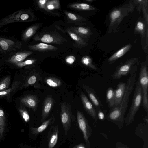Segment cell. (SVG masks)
Returning <instances> with one entry per match:
<instances>
[{
	"instance_id": "7402d4cb",
	"label": "cell",
	"mask_w": 148,
	"mask_h": 148,
	"mask_svg": "<svg viewBox=\"0 0 148 148\" xmlns=\"http://www.w3.org/2000/svg\"><path fill=\"white\" fill-rule=\"evenodd\" d=\"M148 24L145 21L139 19L136 22L134 31L136 33L140 34L142 39L144 38L148 34Z\"/></svg>"
},
{
	"instance_id": "74e56055",
	"label": "cell",
	"mask_w": 148,
	"mask_h": 148,
	"mask_svg": "<svg viewBox=\"0 0 148 148\" xmlns=\"http://www.w3.org/2000/svg\"><path fill=\"white\" fill-rule=\"evenodd\" d=\"M76 60V58L75 56L72 55L69 56H67L65 60L67 63L69 64H73Z\"/></svg>"
},
{
	"instance_id": "d4e9b609",
	"label": "cell",
	"mask_w": 148,
	"mask_h": 148,
	"mask_svg": "<svg viewBox=\"0 0 148 148\" xmlns=\"http://www.w3.org/2000/svg\"><path fill=\"white\" fill-rule=\"evenodd\" d=\"M66 31L72 39L79 47H83L88 45V43L84 40L69 29H67Z\"/></svg>"
},
{
	"instance_id": "4fadbf2b",
	"label": "cell",
	"mask_w": 148,
	"mask_h": 148,
	"mask_svg": "<svg viewBox=\"0 0 148 148\" xmlns=\"http://www.w3.org/2000/svg\"><path fill=\"white\" fill-rule=\"evenodd\" d=\"M126 85V82H122L117 85L116 88L114 90V102L113 108L117 106L120 103L124 94Z\"/></svg>"
},
{
	"instance_id": "9a60e30c",
	"label": "cell",
	"mask_w": 148,
	"mask_h": 148,
	"mask_svg": "<svg viewBox=\"0 0 148 148\" xmlns=\"http://www.w3.org/2000/svg\"><path fill=\"white\" fill-rule=\"evenodd\" d=\"M21 103L24 105L35 111L37 107L38 100L37 97L34 95L25 96L20 99Z\"/></svg>"
},
{
	"instance_id": "277c9868",
	"label": "cell",
	"mask_w": 148,
	"mask_h": 148,
	"mask_svg": "<svg viewBox=\"0 0 148 148\" xmlns=\"http://www.w3.org/2000/svg\"><path fill=\"white\" fill-rule=\"evenodd\" d=\"M132 103L125 119V121L129 125L133 121L142 102V95L141 86L138 79L136 82Z\"/></svg>"
},
{
	"instance_id": "83f0119b",
	"label": "cell",
	"mask_w": 148,
	"mask_h": 148,
	"mask_svg": "<svg viewBox=\"0 0 148 148\" xmlns=\"http://www.w3.org/2000/svg\"><path fill=\"white\" fill-rule=\"evenodd\" d=\"M82 63L85 66L94 70H97V68L93 62L92 59L89 56H83L81 60Z\"/></svg>"
},
{
	"instance_id": "ab89813d",
	"label": "cell",
	"mask_w": 148,
	"mask_h": 148,
	"mask_svg": "<svg viewBox=\"0 0 148 148\" xmlns=\"http://www.w3.org/2000/svg\"><path fill=\"white\" fill-rule=\"evenodd\" d=\"M37 77L35 75H32L28 79L27 83L28 85H32L34 84L36 81Z\"/></svg>"
},
{
	"instance_id": "8fae6325",
	"label": "cell",
	"mask_w": 148,
	"mask_h": 148,
	"mask_svg": "<svg viewBox=\"0 0 148 148\" xmlns=\"http://www.w3.org/2000/svg\"><path fill=\"white\" fill-rule=\"evenodd\" d=\"M80 96L85 111L95 121H96L97 119V117L95 108L83 92L81 93Z\"/></svg>"
},
{
	"instance_id": "5bb4252c",
	"label": "cell",
	"mask_w": 148,
	"mask_h": 148,
	"mask_svg": "<svg viewBox=\"0 0 148 148\" xmlns=\"http://www.w3.org/2000/svg\"><path fill=\"white\" fill-rule=\"evenodd\" d=\"M59 127L58 125L50 128L48 132V148H53L57 144L58 140Z\"/></svg>"
},
{
	"instance_id": "d6986e66",
	"label": "cell",
	"mask_w": 148,
	"mask_h": 148,
	"mask_svg": "<svg viewBox=\"0 0 148 148\" xmlns=\"http://www.w3.org/2000/svg\"><path fill=\"white\" fill-rule=\"evenodd\" d=\"M80 36L86 41L88 39L92 34V32L90 29L88 27H71L69 29Z\"/></svg>"
},
{
	"instance_id": "4dcf8cb0",
	"label": "cell",
	"mask_w": 148,
	"mask_h": 148,
	"mask_svg": "<svg viewBox=\"0 0 148 148\" xmlns=\"http://www.w3.org/2000/svg\"><path fill=\"white\" fill-rule=\"evenodd\" d=\"M46 82L49 86L52 87H59L62 84V82L60 79L53 77L47 78L46 80Z\"/></svg>"
},
{
	"instance_id": "7a4b0ae2",
	"label": "cell",
	"mask_w": 148,
	"mask_h": 148,
	"mask_svg": "<svg viewBox=\"0 0 148 148\" xmlns=\"http://www.w3.org/2000/svg\"><path fill=\"white\" fill-rule=\"evenodd\" d=\"M135 6L134 0L112 10L108 16V33L115 31L123 19L134 11Z\"/></svg>"
},
{
	"instance_id": "2e32d148",
	"label": "cell",
	"mask_w": 148,
	"mask_h": 148,
	"mask_svg": "<svg viewBox=\"0 0 148 148\" xmlns=\"http://www.w3.org/2000/svg\"><path fill=\"white\" fill-rule=\"evenodd\" d=\"M53 103L52 97L49 96L44 99L42 107L41 122H43L48 116Z\"/></svg>"
},
{
	"instance_id": "f546056e",
	"label": "cell",
	"mask_w": 148,
	"mask_h": 148,
	"mask_svg": "<svg viewBox=\"0 0 148 148\" xmlns=\"http://www.w3.org/2000/svg\"><path fill=\"white\" fill-rule=\"evenodd\" d=\"M45 6L47 10L59 9L60 8V1L58 0H48Z\"/></svg>"
},
{
	"instance_id": "603a6c76",
	"label": "cell",
	"mask_w": 148,
	"mask_h": 148,
	"mask_svg": "<svg viewBox=\"0 0 148 148\" xmlns=\"http://www.w3.org/2000/svg\"><path fill=\"white\" fill-rule=\"evenodd\" d=\"M28 47L32 50L40 51H50L58 49V48L55 46L44 43L29 45L28 46Z\"/></svg>"
},
{
	"instance_id": "5b68a950",
	"label": "cell",
	"mask_w": 148,
	"mask_h": 148,
	"mask_svg": "<svg viewBox=\"0 0 148 148\" xmlns=\"http://www.w3.org/2000/svg\"><path fill=\"white\" fill-rule=\"evenodd\" d=\"M138 62L136 58H130L125 62L121 64L116 68L112 75L113 79H119L126 76L133 72L136 71L137 65Z\"/></svg>"
},
{
	"instance_id": "f35d334b",
	"label": "cell",
	"mask_w": 148,
	"mask_h": 148,
	"mask_svg": "<svg viewBox=\"0 0 148 148\" xmlns=\"http://www.w3.org/2000/svg\"><path fill=\"white\" fill-rule=\"evenodd\" d=\"M48 0H39L37 1V3L39 7L47 11L46 8V4Z\"/></svg>"
},
{
	"instance_id": "e575fe53",
	"label": "cell",
	"mask_w": 148,
	"mask_h": 148,
	"mask_svg": "<svg viewBox=\"0 0 148 148\" xmlns=\"http://www.w3.org/2000/svg\"><path fill=\"white\" fill-rule=\"evenodd\" d=\"M19 111L25 122H28L30 119V116L27 110L23 107L19 108Z\"/></svg>"
},
{
	"instance_id": "7c38bea8",
	"label": "cell",
	"mask_w": 148,
	"mask_h": 148,
	"mask_svg": "<svg viewBox=\"0 0 148 148\" xmlns=\"http://www.w3.org/2000/svg\"><path fill=\"white\" fill-rule=\"evenodd\" d=\"M83 88L87 93L88 96L95 107L96 110L103 109V105L94 89L88 86L83 85Z\"/></svg>"
},
{
	"instance_id": "ba28073f",
	"label": "cell",
	"mask_w": 148,
	"mask_h": 148,
	"mask_svg": "<svg viewBox=\"0 0 148 148\" xmlns=\"http://www.w3.org/2000/svg\"><path fill=\"white\" fill-rule=\"evenodd\" d=\"M76 113L77 123L82 132L87 148H90L89 138L90 135V131L88 122L81 112L78 110Z\"/></svg>"
},
{
	"instance_id": "6da1fadb",
	"label": "cell",
	"mask_w": 148,
	"mask_h": 148,
	"mask_svg": "<svg viewBox=\"0 0 148 148\" xmlns=\"http://www.w3.org/2000/svg\"><path fill=\"white\" fill-rule=\"evenodd\" d=\"M136 71L130 74L126 82L125 91L120 104L117 106L110 109L106 115L108 119L118 123H123L127 110L129 98L136 83Z\"/></svg>"
},
{
	"instance_id": "836d02e7",
	"label": "cell",
	"mask_w": 148,
	"mask_h": 148,
	"mask_svg": "<svg viewBox=\"0 0 148 148\" xmlns=\"http://www.w3.org/2000/svg\"><path fill=\"white\" fill-rule=\"evenodd\" d=\"M65 13L68 18L72 21H86L85 18L73 13L65 12Z\"/></svg>"
},
{
	"instance_id": "1f68e13d",
	"label": "cell",
	"mask_w": 148,
	"mask_h": 148,
	"mask_svg": "<svg viewBox=\"0 0 148 148\" xmlns=\"http://www.w3.org/2000/svg\"><path fill=\"white\" fill-rule=\"evenodd\" d=\"M19 83L18 82H15L13 83L10 88L4 91H0V96L3 97L9 95L17 88L19 85Z\"/></svg>"
},
{
	"instance_id": "9c48e42d",
	"label": "cell",
	"mask_w": 148,
	"mask_h": 148,
	"mask_svg": "<svg viewBox=\"0 0 148 148\" xmlns=\"http://www.w3.org/2000/svg\"><path fill=\"white\" fill-rule=\"evenodd\" d=\"M34 39L36 41H40L45 43L57 44H61L64 40L63 38L59 35L48 34L36 35Z\"/></svg>"
},
{
	"instance_id": "d590c367",
	"label": "cell",
	"mask_w": 148,
	"mask_h": 148,
	"mask_svg": "<svg viewBox=\"0 0 148 148\" xmlns=\"http://www.w3.org/2000/svg\"><path fill=\"white\" fill-rule=\"evenodd\" d=\"M36 61V60L34 59L28 60L15 64L18 67L21 68L26 66L32 64L34 63Z\"/></svg>"
},
{
	"instance_id": "8992f818",
	"label": "cell",
	"mask_w": 148,
	"mask_h": 148,
	"mask_svg": "<svg viewBox=\"0 0 148 148\" xmlns=\"http://www.w3.org/2000/svg\"><path fill=\"white\" fill-rule=\"evenodd\" d=\"M61 120L65 134L71 125L72 114L70 105L66 102L61 104Z\"/></svg>"
},
{
	"instance_id": "484cf974",
	"label": "cell",
	"mask_w": 148,
	"mask_h": 148,
	"mask_svg": "<svg viewBox=\"0 0 148 148\" xmlns=\"http://www.w3.org/2000/svg\"><path fill=\"white\" fill-rule=\"evenodd\" d=\"M114 90L110 87L108 88L106 93V101L108 106L110 109L114 106Z\"/></svg>"
},
{
	"instance_id": "d6a6232c",
	"label": "cell",
	"mask_w": 148,
	"mask_h": 148,
	"mask_svg": "<svg viewBox=\"0 0 148 148\" xmlns=\"http://www.w3.org/2000/svg\"><path fill=\"white\" fill-rule=\"evenodd\" d=\"M10 77H6L0 82V91L5 90L8 89L10 84Z\"/></svg>"
},
{
	"instance_id": "60d3db41",
	"label": "cell",
	"mask_w": 148,
	"mask_h": 148,
	"mask_svg": "<svg viewBox=\"0 0 148 148\" xmlns=\"http://www.w3.org/2000/svg\"><path fill=\"white\" fill-rule=\"evenodd\" d=\"M73 148H86L84 145L83 143H81L74 146Z\"/></svg>"
},
{
	"instance_id": "44dd1931",
	"label": "cell",
	"mask_w": 148,
	"mask_h": 148,
	"mask_svg": "<svg viewBox=\"0 0 148 148\" xmlns=\"http://www.w3.org/2000/svg\"><path fill=\"white\" fill-rule=\"evenodd\" d=\"M55 119V116H53L48 120L43 122L41 125L38 127H31L30 130L31 133L34 135H37L43 132L49 125L53 123Z\"/></svg>"
},
{
	"instance_id": "3957f363",
	"label": "cell",
	"mask_w": 148,
	"mask_h": 148,
	"mask_svg": "<svg viewBox=\"0 0 148 148\" xmlns=\"http://www.w3.org/2000/svg\"><path fill=\"white\" fill-rule=\"evenodd\" d=\"M148 58L141 63L138 80L141 88L142 105L146 112L148 113Z\"/></svg>"
},
{
	"instance_id": "cb8c5ba5",
	"label": "cell",
	"mask_w": 148,
	"mask_h": 148,
	"mask_svg": "<svg viewBox=\"0 0 148 148\" xmlns=\"http://www.w3.org/2000/svg\"><path fill=\"white\" fill-rule=\"evenodd\" d=\"M39 25H36L30 26L23 32L22 36L23 41H26L31 38L36 32L39 27Z\"/></svg>"
},
{
	"instance_id": "f1b7e54d",
	"label": "cell",
	"mask_w": 148,
	"mask_h": 148,
	"mask_svg": "<svg viewBox=\"0 0 148 148\" xmlns=\"http://www.w3.org/2000/svg\"><path fill=\"white\" fill-rule=\"evenodd\" d=\"M5 127V119L4 112L0 108V139L3 137Z\"/></svg>"
},
{
	"instance_id": "8d00e7d4",
	"label": "cell",
	"mask_w": 148,
	"mask_h": 148,
	"mask_svg": "<svg viewBox=\"0 0 148 148\" xmlns=\"http://www.w3.org/2000/svg\"><path fill=\"white\" fill-rule=\"evenodd\" d=\"M97 117L101 120H104L107 111L103 109H99L96 110Z\"/></svg>"
},
{
	"instance_id": "52a82bcc",
	"label": "cell",
	"mask_w": 148,
	"mask_h": 148,
	"mask_svg": "<svg viewBox=\"0 0 148 148\" xmlns=\"http://www.w3.org/2000/svg\"><path fill=\"white\" fill-rule=\"evenodd\" d=\"M29 17L26 11L23 9L19 10L0 20V28L13 23L27 21Z\"/></svg>"
},
{
	"instance_id": "b9f144b4",
	"label": "cell",
	"mask_w": 148,
	"mask_h": 148,
	"mask_svg": "<svg viewBox=\"0 0 148 148\" xmlns=\"http://www.w3.org/2000/svg\"><path fill=\"white\" fill-rule=\"evenodd\" d=\"M85 1L89 2H92L94 1L93 0H86Z\"/></svg>"
},
{
	"instance_id": "4316f807",
	"label": "cell",
	"mask_w": 148,
	"mask_h": 148,
	"mask_svg": "<svg viewBox=\"0 0 148 148\" xmlns=\"http://www.w3.org/2000/svg\"><path fill=\"white\" fill-rule=\"evenodd\" d=\"M69 7L71 8L79 10H94L96 8L88 4L85 3H76L69 5Z\"/></svg>"
},
{
	"instance_id": "ffe728a7",
	"label": "cell",
	"mask_w": 148,
	"mask_h": 148,
	"mask_svg": "<svg viewBox=\"0 0 148 148\" xmlns=\"http://www.w3.org/2000/svg\"><path fill=\"white\" fill-rule=\"evenodd\" d=\"M132 47V44L129 43L121 48L108 59L107 61L108 64H112L121 58L129 51Z\"/></svg>"
},
{
	"instance_id": "30bf717a",
	"label": "cell",
	"mask_w": 148,
	"mask_h": 148,
	"mask_svg": "<svg viewBox=\"0 0 148 148\" xmlns=\"http://www.w3.org/2000/svg\"><path fill=\"white\" fill-rule=\"evenodd\" d=\"M21 45V43L19 41L15 42L9 39L0 37V47L5 52L20 49Z\"/></svg>"
},
{
	"instance_id": "e0dca14e",
	"label": "cell",
	"mask_w": 148,
	"mask_h": 148,
	"mask_svg": "<svg viewBox=\"0 0 148 148\" xmlns=\"http://www.w3.org/2000/svg\"><path fill=\"white\" fill-rule=\"evenodd\" d=\"M134 1L137 10L142 11L144 20L148 24V0H135Z\"/></svg>"
},
{
	"instance_id": "ac0fdd59",
	"label": "cell",
	"mask_w": 148,
	"mask_h": 148,
	"mask_svg": "<svg viewBox=\"0 0 148 148\" xmlns=\"http://www.w3.org/2000/svg\"><path fill=\"white\" fill-rule=\"evenodd\" d=\"M32 53V51H29L18 52L11 56L7 60V61L14 64L21 62Z\"/></svg>"
}]
</instances>
